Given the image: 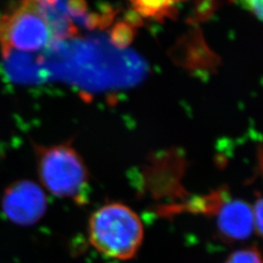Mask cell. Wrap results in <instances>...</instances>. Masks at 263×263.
<instances>
[{
  "mask_svg": "<svg viewBox=\"0 0 263 263\" xmlns=\"http://www.w3.org/2000/svg\"><path fill=\"white\" fill-rule=\"evenodd\" d=\"M144 229L140 216L127 205L118 202L96 210L88 223L89 241L106 257L129 260L141 248Z\"/></svg>",
  "mask_w": 263,
  "mask_h": 263,
  "instance_id": "6da1fadb",
  "label": "cell"
},
{
  "mask_svg": "<svg viewBox=\"0 0 263 263\" xmlns=\"http://www.w3.org/2000/svg\"><path fill=\"white\" fill-rule=\"evenodd\" d=\"M53 44L41 0H16L0 14V49L4 58L13 53H36Z\"/></svg>",
  "mask_w": 263,
  "mask_h": 263,
  "instance_id": "7a4b0ae2",
  "label": "cell"
},
{
  "mask_svg": "<svg viewBox=\"0 0 263 263\" xmlns=\"http://www.w3.org/2000/svg\"><path fill=\"white\" fill-rule=\"evenodd\" d=\"M34 154L42 187L56 197L83 201L90 175L84 160L71 144H35Z\"/></svg>",
  "mask_w": 263,
  "mask_h": 263,
  "instance_id": "3957f363",
  "label": "cell"
},
{
  "mask_svg": "<svg viewBox=\"0 0 263 263\" xmlns=\"http://www.w3.org/2000/svg\"><path fill=\"white\" fill-rule=\"evenodd\" d=\"M1 209L13 223L32 226L45 215L47 199L41 186L31 180L21 179L6 187L2 195Z\"/></svg>",
  "mask_w": 263,
  "mask_h": 263,
  "instance_id": "277c9868",
  "label": "cell"
},
{
  "mask_svg": "<svg viewBox=\"0 0 263 263\" xmlns=\"http://www.w3.org/2000/svg\"><path fill=\"white\" fill-rule=\"evenodd\" d=\"M212 214L216 216L218 232L226 240L242 241L254 231L252 205L241 199L228 197L224 191Z\"/></svg>",
  "mask_w": 263,
  "mask_h": 263,
  "instance_id": "5b68a950",
  "label": "cell"
},
{
  "mask_svg": "<svg viewBox=\"0 0 263 263\" xmlns=\"http://www.w3.org/2000/svg\"><path fill=\"white\" fill-rule=\"evenodd\" d=\"M138 16L146 19L163 22L175 19L178 14V6L184 0H128Z\"/></svg>",
  "mask_w": 263,
  "mask_h": 263,
  "instance_id": "8992f818",
  "label": "cell"
},
{
  "mask_svg": "<svg viewBox=\"0 0 263 263\" xmlns=\"http://www.w3.org/2000/svg\"><path fill=\"white\" fill-rule=\"evenodd\" d=\"M139 16L131 15V18L119 22L113 27L108 40L114 47L122 49L131 43L136 36V28L139 26Z\"/></svg>",
  "mask_w": 263,
  "mask_h": 263,
  "instance_id": "52a82bcc",
  "label": "cell"
},
{
  "mask_svg": "<svg viewBox=\"0 0 263 263\" xmlns=\"http://www.w3.org/2000/svg\"><path fill=\"white\" fill-rule=\"evenodd\" d=\"M224 263H261V255L257 248H247L232 253Z\"/></svg>",
  "mask_w": 263,
  "mask_h": 263,
  "instance_id": "ba28073f",
  "label": "cell"
},
{
  "mask_svg": "<svg viewBox=\"0 0 263 263\" xmlns=\"http://www.w3.org/2000/svg\"><path fill=\"white\" fill-rule=\"evenodd\" d=\"M253 208V217H254V231L261 235L262 232V199L257 198V200L254 202Z\"/></svg>",
  "mask_w": 263,
  "mask_h": 263,
  "instance_id": "9c48e42d",
  "label": "cell"
},
{
  "mask_svg": "<svg viewBox=\"0 0 263 263\" xmlns=\"http://www.w3.org/2000/svg\"><path fill=\"white\" fill-rule=\"evenodd\" d=\"M249 12L253 13L257 20L262 19V0H238Z\"/></svg>",
  "mask_w": 263,
  "mask_h": 263,
  "instance_id": "30bf717a",
  "label": "cell"
},
{
  "mask_svg": "<svg viewBox=\"0 0 263 263\" xmlns=\"http://www.w3.org/2000/svg\"><path fill=\"white\" fill-rule=\"evenodd\" d=\"M41 2L47 7H55L61 3L66 2V0H41Z\"/></svg>",
  "mask_w": 263,
  "mask_h": 263,
  "instance_id": "8fae6325",
  "label": "cell"
}]
</instances>
